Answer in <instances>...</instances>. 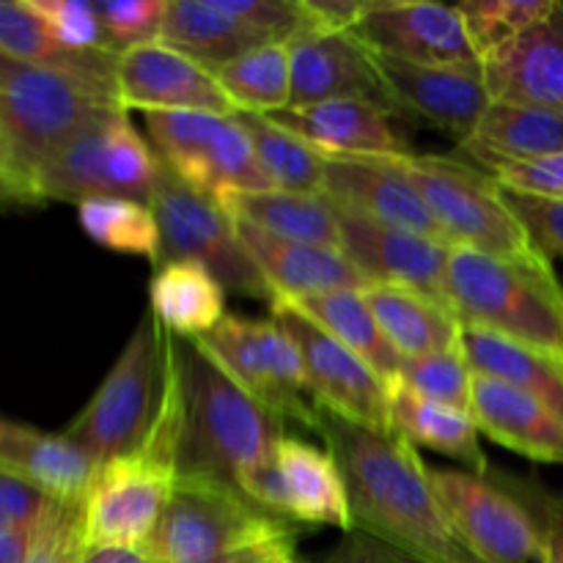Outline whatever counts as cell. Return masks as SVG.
I'll return each instance as SVG.
<instances>
[{
    "mask_svg": "<svg viewBox=\"0 0 563 563\" xmlns=\"http://www.w3.org/2000/svg\"><path fill=\"white\" fill-rule=\"evenodd\" d=\"M273 124L339 157H407L410 143L390 124L388 110L355 99L284 108L267 113Z\"/></svg>",
    "mask_w": 563,
    "mask_h": 563,
    "instance_id": "22",
    "label": "cell"
},
{
    "mask_svg": "<svg viewBox=\"0 0 563 563\" xmlns=\"http://www.w3.org/2000/svg\"><path fill=\"white\" fill-rule=\"evenodd\" d=\"M77 49L60 44L53 27L31 9L27 0L0 3V55L9 64L47 66L71 58Z\"/></svg>",
    "mask_w": 563,
    "mask_h": 563,
    "instance_id": "40",
    "label": "cell"
},
{
    "mask_svg": "<svg viewBox=\"0 0 563 563\" xmlns=\"http://www.w3.org/2000/svg\"><path fill=\"white\" fill-rule=\"evenodd\" d=\"M0 473H11L22 482L33 484L47 498L77 504V500H88L99 473H102V462L71 443L66 434L3 421L0 427Z\"/></svg>",
    "mask_w": 563,
    "mask_h": 563,
    "instance_id": "25",
    "label": "cell"
},
{
    "mask_svg": "<svg viewBox=\"0 0 563 563\" xmlns=\"http://www.w3.org/2000/svg\"><path fill=\"white\" fill-rule=\"evenodd\" d=\"M82 563H152L141 548H91Z\"/></svg>",
    "mask_w": 563,
    "mask_h": 563,
    "instance_id": "52",
    "label": "cell"
},
{
    "mask_svg": "<svg viewBox=\"0 0 563 563\" xmlns=\"http://www.w3.org/2000/svg\"><path fill=\"white\" fill-rule=\"evenodd\" d=\"M377 58L399 115L434 126L456 143H467L495 102L484 80V66H429Z\"/></svg>",
    "mask_w": 563,
    "mask_h": 563,
    "instance_id": "17",
    "label": "cell"
},
{
    "mask_svg": "<svg viewBox=\"0 0 563 563\" xmlns=\"http://www.w3.org/2000/svg\"><path fill=\"white\" fill-rule=\"evenodd\" d=\"M445 300L462 324L563 361V286L550 256L509 262L454 247Z\"/></svg>",
    "mask_w": 563,
    "mask_h": 563,
    "instance_id": "4",
    "label": "cell"
},
{
    "mask_svg": "<svg viewBox=\"0 0 563 563\" xmlns=\"http://www.w3.org/2000/svg\"><path fill=\"white\" fill-rule=\"evenodd\" d=\"M482 66L495 102L539 104L563 113V0L548 20L528 27Z\"/></svg>",
    "mask_w": 563,
    "mask_h": 563,
    "instance_id": "23",
    "label": "cell"
},
{
    "mask_svg": "<svg viewBox=\"0 0 563 563\" xmlns=\"http://www.w3.org/2000/svg\"><path fill=\"white\" fill-rule=\"evenodd\" d=\"M368 308L390 344L405 357H423L462 346V319L449 302L405 286H368L363 289Z\"/></svg>",
    "mask_w": 563,
    "mask_h": 563,
    "instance_id": "28",
    "label": "cell"
},
{
    "mask_svg": "<svg viewBox=\"0 0 563 563\" xmlns=\"http://www.w3.org/2000/svg\"><path fill=\"white\" fill-rule=\"evenodd\" d=\"M27 3L53 27V33L60 38L64 47L77 49V53H82V49H108L93 3H80V0H27Z\"/></svg>",
    "mask_w": 563,
    "mask_h": 563,
    "instance_id": "44",
    "label": "cell"
},
{
    "mask_svg": "<svg viewBox=\"0 0 563 563\" xmlns=\"http://www.w3.org/2000/svg\"><path fill=\"white\" fill-rule=\"evenodd\" d=\"M88 550V500H49L25 563H82Z\"/></svg>",
    "mask_w": 563,
    "mask_h": 563,
    "instance_id": "41",
    "label": "cell"
},
{
    "mask_svg": "<svg viewBox=\"0 0 563 563\" xmlns=\"http://www.w3.org/2000/svg\"><path fill=\"white\" fill-rule=\"evenodd\" d=\"M159 174L163 159L132 126L130 115H104L66 141L38 168L31 185V207L47 201L80 207L93 198H132L148 203Z\"/></svg>",
    "mask_w": 563,
    "mask_h": 563,
    "instance_id": "9",
    "label": "cell"
},
{
    "mask_svg": "<svg viewBox=\"0 0 563 563\" xmlns=\"http://www.w3.org/2000/svg\"><path fill=\"white\" fill-rule=\"evenodd\" d=\"M506 201L515 209L517 218L528 225L533 240L544 247V253H555L563 258V203L537 201V198L515 196V192L504 190Z\"/></svg>",
    "mask_w": 563,
    "mask_h": 563,
    "instance_id": "47",
    "label": "cell"
},
{
    "mask_svg": "<svg viewBox=\"0 0 563 563\" xmlns=\"http://www.w3.org/2000/svg\"><path fill=\"white\" fill-rule=\"evenodd\" d=\"M517 489L533 509L542 531V563H563V495L548 493L542 484L515 478Z\"/></svg>",
    "mask_w": 563,
    "mask_h": 563,
    "instance_id": "45",
    "label": "cell"
},
{
    "mask_svg": "<svg viewBox=\"0 0 563 563\" xmlns=\"http://www.w3.org/2000/svg\"><path fill=\"white\" fill-rule=\"evenodd\" d=\"M317 434L344 473L355 531L421 563H484L456 533L432 467L399 432H374L319 410Z\"/></svg>",
    "mask_w": 563,
    "mask_h": 563,
    "instance_id": "1",
    "label": "cell"
},
{
    "mask_svg": "<svg viewBox=\"0 0 563 563\" xmlns=\"http://www.w3.org/2000/svg\"><path fill=\"white\" fill-rule=\"evenodd\" d=\"M368 3L372 0H306V9L322 31L350 33L366 14Z\"/></svg>",
    "mask_w": 563,
    "mask_h": 563,
    "instance_id": "49",
    "label": "cell"
},
{
    "mask_svg": "<svg viewBox=\"0 0 563 563\" xmlns=\"http://www.w3.org/2000/svg\"><path fill=\"white\" fill-rule=\"evenodd\" d=\"M462 148L478 165L559 154L563 152V113L539 104L493 102Z\"/></svg>",
    "mask_w": 563,
    "mask_h": 563,
    "instance_id": "33",
    "label": "cell"
},
{
    "mask_svg": "<svg viewBox=\"0 0 563 563\" xmlns=\"http://www.w3.org/2000/svg\"><path fill=\"white\" fill-rule=\"evenodd\" d=\"M333 207L339 218L341 251L372 284L405 286L449 302L445 278L454 251L449 242L377 223L335 201Z\"/></svg>",
    "mask_w": 563,
    "mask_h": 563,
    "instance_id": "18",
    "label": "cell"
},
{
    "mask_svg": "<svg viewBox=\"0 0 563 563\" xmlns=\"http://www.w3.org/2000/svg\"><path fill=\"white\" fill-rule=\"evenodd\" d=\"M236 119L251 135L258 165L275 190L324 196V154L319 148L273 124L267 115L236 113Z\"/></svg>",
    "mask_w": 563,
    "mask_h": 563,
    "instance_id": "36",
    "label": "cell"
},
{
    "mask_svg": "<svg viewBox=\"0 0 563 563\" xmlns=\"http://www.w3.org/2000/svg\"><path fill=\"white\" fill-rule=\"evenodd\" d=\"M119 93L124 110L141 113H214L240 110L225 97L209 66L163 42L143 44L119 55Z\"/></svg>",
    "mask_w": 563,
    "mask_h": 563,
    "instance_id": "19",
    "label": "cell"
},
{
    "mask_svg": "<svg viewBox=\"0 0 563 563\" xmlns=\"http://www.w3.org/2000/svg\"><path fill=\"white\" fill-rule=\"evenodd\" d=\"M225 563H300L295 553V537L278 539V542L258 544V548L242 550V553L231 555Z\"/></svg>",
    "mask_w": 563,
    "mask_h": 563,
    "instance_id": "50",
    "label": "cell"
},
{
    "mask_svg": "<svg viewBox=\"0 0 563 563\" xmlns=\"http://www.w3.org/2000/svg\"><path fill=\"white\" fill-rule=\"evenodd\" d=\"M555 5L559 0H471L460 3V11L484 64V58L515 42L528 27L548 20Z\"/></svg>",
    "mask_w": 563,
    "mask_h": 563,
    "instance_id": "38",
    "label": "cell"
},
{
    "mask_svg": "<svg viewBox=\"0 0 563 563\" xmlns=\"http://www.w3.org/2000/svg\"><path fill=\"white\" fill-rule=\"evenodd\" d=\"M350 33L383 58L429 66H482L460 5L372 0Z\"/></svg>",
    "mask_w": 563,
    "mask_h": 563,
    "instance_id": "16",
    "label": "cell"
},
{
    "mask_svg": "<svg viewBox=\"0 0 563 563\" xmlns=\"http://www.w3.org/2000/svg\"><path fill=\"white\" fill-rule=\"evenodd\" d=\"M212 71L240 113L267 115L291 104L289 42L258 47Z\"/></svg>",
    "mask_w": 563,
    "mask_h": 563,
    "instance_id": "35",
    "label": "cell"
},
{
    "mask_svg": "<svg viewBox=\"0 0 563 563\" xmlns=\"http://www.w3.org/2000/svg\"><path fill=\"white\" fill-rule=\"evenodd\" d=\"M280 478H284L286 511L295 526H333L339 531H355L344 473L328 449L286 434L275 451Z\"/></svg>",
    "mask_w": 563,
    "mask_h": 563,
    "instance_id": "27",
    "label": "cell"
},
{
    "mask_svg": "<svg viewBox=\"0 0 563 563\" xmlns=\"http://www.w3.org/2000/svg\"><path fill=\"white\" fill-rule=\"evenodd\" d=\"M313 27L306 0H168L159 42L218 69Z\"/></svg>",
    "mask_w": 563,
    "mask_h": 563,
    "instance_id": "12",
    "label": "cell"
},
{
    "mask_svg": "<svg viewBox=\"0 0 563 563\" xmlns=\"http://www.w3.org/2000/svg\"><path fill=\"white\" fill-rule=\"evenodd\" d=\"M319 563H421L410 555L399 553L390 544L368 537L363 531H350L339 539L333 550Z\"/></svg>",
    "mask_w": 563,
    "mask_h": 563,
    "instance_id": "48",
    "label": "cell"
},
{
    "mask_svg": "<svg viewBox=\"0 0 563 563\" xmlns=\"http://www.w3.org/2000/svg\"><path fill=\"white\" fill-rule=\"evenodd\" d=\"M225 209L231 218L251 223L267 234L308 245L339 247L341 231L335 207L328 196L289 190H262V192H234L225 196Z\"/></svg>",
    "mask_w": 563,
    "mask_h": 563,
    "instance_id": "32",
    "label": "cell"
},
{
    "mask_svg": "<svg viewBox=\"0 0 563 563\" xmlns=\"http://www.w3.org/2000/svg\"><path fill=\"white\" fill-rule=\"evenodd\" d=\"M80 229L97 245L124 256H143L152 264L159 262L163 234L146 201L132 198H93L77 207Z\"/></svg>",
    "mask_w": 563,
    "mask_h": 563,
    "instance_id": "37",
    "label": "cell"
},
{
    "mask_svg": "<svg viewBox=\"0 0 563 563\" xmlns=\"http://www.w3.org/2000/svg\"><path fill=\"white\" fill-rule=\"evenodd\" d=\"M143 121L159 159L192 190L214 201L275 190L236 113H143Z\"/></svg>",
    "mask_w": 563,
    "mask_h": 563,
    "instance_id": "13",
    "label": "cell"
},
{
    "mask_svg": "<svg viewBox=\"0 0 563 563\" xmlns=\"http://www.w3.org/2000/svg\"><path fill=\"white\" fill-rule=\"evenodd\" d=\"M432 478L456 533L484 563H542L539 520L515 478L465 467H432Z\"/></svg>",
    "mask_w": 563,
    "mask_h": 563,
    "instance_id": "14",
    "label": "cell"
},
{
    "mask_svg": "<svg viewBox=\"0 0 563 563\" xmlns=\"http://www.w3.org/2000/svg\"><path fill=\"white\" fill-rule=\"evenodd\" d=\"M119 55L82 49L60 64L0 60V192L31 207V185L44 163L93 121L126 113L119 93Z\"/></svg>",
    "mask_w": 563,
    "mask_h": 563,
    "instance_id": "2",
    "label": "cell"
},
{
    "mask_svg": "<svg viewBox=\"0 0 563 563\" xmlns=\"http://www.w3.org/2000/svg\"><path fill=\"white\" fill-rule=\"evenodd\" d=\"M47 495L33 484L0 473V528H33L49 506Z\"/></svg>",
    "mask_w": 563,
    "mask_h": 563,
    "instance_id": "46",
    "label": "cell"
},
{
    "mask_svg": "<svg viewBox=\"0 0 563 563\" xmlns=\"http://www.w3.org/2000/svg\"><path fill=\"white\" fill-rule=\"evenodd\" d=\"M198 346L264 407L317 432L319 407L311 396L302 355L291 335L273 319L229 317L212 333L196 339Z\"/></svg>",
    "mask_w": 563,
    "mask_h": 563,
    "instance_id": "11",
    "label": "cell"
},
{
    "mask_svg": "<svg viewBox=\"0 0 563 563\" xmlns=\"http://www.w3.org/2000/svg\"><path fill=\"white\" fill-rule=\"evenodd\" d=\"M401 168L454 247L509 262L548 258L544 247L509 207L504 187L489 174L456 157L416 152L401 157Z\"/></svg>",
    "mask_w": 563,
    "mask_h": 563,
    "instance_id": "7",
    "label": "cell"
},
{
    "mask_svg": "<svg viewBox=\"0 0 563 563\" xmlns=\"http://www.w3.org/2000/svg\"><path fill=\"white\" fill-rule=\"evenodd\" d=\"M484 168L504 190L515 196L563 203V152L531 159H495Z\"/></svg>",
    "mask_w": 563,
    "mask_h": 563,
    "instance_id": "43",
    "label": "cell"
},
{
    "mask_svg": "<svg viewBox=\"0 0 563 563\" xmlns=\"http://www.w3.org/2000/svg\"><path fill=\"white\" fill-rule=\"evenodd\" d=\"M390 427L416 449H429L449 460L462 462L471 473H489L487 454L482 449V429L465 410L434 405L410 394L401 385L390 388Z\"/></svg>",
    "mask_w": 563,
    "mask_h": 563,
    "instance_id": "29",
    "label": "cell"
},
{
    "mask_svg": "<svg viewBox=\"0 0 563 563\" xmlns=\"http://www.w3.org/2000/svg\"><path fill=\"white\" fill-rule=\"evenodd\" d=\"M269 319L291 335L302 355L311 396L319 410H328L357 427L374 432H394L390 427V385L363 357L324 333L289 302L269 306Z\"/></svg>",
    "mask_w": 563,
    "mask_h": 563,
    "instance_id": "15",
    "label": "cell"
},
{
    "mask_svg": "<svg viewBox=\"0 0 563 563\" xmlns=\"http://www.w3.org/2000/svg\"><path fill=\"white\" fill-rule=\"evenodd\" d=\"M170 377L179 410V478L234 484L269 460L286 438V421L234 383L198 341L170 333Z\"/></svg>",
    "mask_w": 563,
    "mask_h": 563,
    "instance_id": "3",
    "label": "cell"
},
{
    "mask_svg": "<svg viewBox=\"0 0 563 563\" xmlns=\"http://www.w3.org/2000/svg\"><path fill=\"white\" fill-rule=\"evenodd\" d=\"M148 207L154 209L163 234L157 267L168 262H192L209 269L225 291L262 300L267 306L278 300L247 253L240 225L229 209L185 185L165 163Z\"/></svg>",
    "mask_w": 563,
    "mask_h": 563,
    "instance_id": "10",
    "label": "cell"
},
{
    "mask_svg": "<svg viewBox=\"0 0 563 563\" xmlns=\"http://www.w3.org/2000/svg\"><path fill=\"white\" fill-rule=\"evenodd\" d=\"M236 225L247 253L278 300H300L339 289L363 291L374 286L339 247L280 240L242 220H236Z\"/></svg>",
    "mask_w": 563,
    "mask_h": 563,
    "instance_id": "24",
    "label": "cell"
},
{
    "mask_svg": "<svg viewBox=\"0 0 563 563\" xmlns=\"http://www.w3.org/2000/svg\"><path fill=\"white\" fill-rule=\"evenodd\" d=\"M471 416L482 434L533 462L563 465V418L531 394L476 374Z\"/></svg>",
    "mask_w": 563,
    "mask_h": 563,
    "instance_id": "26",
    "label": "cell"
},
{
    "mask_svg": "<svg viewBox=\"0 0 563 563\" xmlns=\"http://www.w3.org/2000/svg\"><path fill=\"white\" fill-rule=\"evenodd\" d=\"M295 537V522L269 515L240 487L179 478L163 520L143 544L152 563H225L242 550Z\"/></svg>",
    "mask_w": 563,
    "mask_h": 563,
    "instance_id": "6",
    "label": "cell"
},
{
    "mask_svg": "<svg viewBox=\"0 0 563 563\" xmlns=\"http://www.w3.org/2000/svg\"><path fill=\"white\" fill-rule=\"evenodd\" d=\"M473 379H476V372L467 363L462 346H456V350L434 352V355L405 357L396 385L434 405L471 412Z\"/></svg>",
    "mask_w": 563,
    "mask_h": 563,
    "instance_id": "39",
    "label": "cell"
},
{
    "mask_svg": "<svg viewBox=\"0 0 563 563\" xmlns=\"http://www.w3.org/2000/svg\"><path fill=\"white\" fill-rule=\"evenodd\" d=\"M179 410L174 377L168 396L146 443L132 454L102 465L88 495V544L91 548H143L170 504L179 467Z\"/></svg>",
    "mask_w": 563,
    "mask_h": 563,
    "instance_id": "8",
    "label": "cell"
},
{
    "mask_svg": "<svg viewBox=\"0 0 563 563\" xmlns=\"http://www.w3.org/2000/svg\"><path fill=\"white\" fill-rule=\"evenodd\" d=\"M148 308L168 333L192 341L212 333L229 317L223 284L192 262H168L154 269Z\"/></svg>",
    "mask_w": 563,
    "mask_h": 563,
    "instance_id": "31",
    "label": "cell"
},
{
    "mask_svg": "<svg viewBox=\"0 0 563 563\" xmlns=\"http://www.w3.org/2000/svg\"><path fill=\"white\" fill-rule=\"evenodd\" d=\"M36 531L38 526L0 528V563H25L33 550V542H36Z\"/></svg>",
    "mask_w": 563,
    "mask_h": 563,
    "instance_id": "51",
    "label": "cell"
},
{
    "mask_svg": "<svg viewBox=\"0 0 563 563\" xmlns=\"http://www.w3.org/2000/svg\"><path fill=\"white\" fill-rule=\"evenodd\" d=\"M462 352L476 374L526 390L563 418V361L559 357L511 344L471 324L462 328Z\"/></svg>",
    "mask_w": 563,
    "mask_h": 563,
    "instance_id": "34",
    "label": "cell"
},
{
    "mask_svg": "<svg viewBox=\"0 0 563 563\" xmlns=\"http://www.w3.org/2000/svg\"><path fill=\"white\" fill-rule=\"evenodd\" d=\"M284 302H289L302 317H308L324 333L333 335L339 344H344L346 350L363 357L394 388L401 374V366H405V355L383 333V328H379L377 317L368 308L363 291L339 289Z\"/></svg>",
    "mask_w": 563,
    "mask_h": 563,
    "instance_id": "30",
    "label": "cell"
},
{
    "mask_svg": "<svg viewBox=\"0 0 563 563\" xmlns=\"http://www.w3.org/2000/svg\"><path fill=\"white\" fill-rule=\"evenodd\" d=\"M324 196L377 223L449 242L418 187L401 168V157L324 154Z\"/></svg>",
    "mask_w": 563,
    "mask_h": 563,
    "instance_id": "21",
    "label": "cell"
},
{
    "mask_svg": "<svg viewBox=\"0 0 563 563\" xmlns=\"http://www.w3.org/2000/svg\"><path fill=\"white\" fill-rule=\"evenodd\" d=\"M170 333L148 308L88 405L64 429L97 462L132 454L152 434L168 396Z\"/></svg>",
    "mask_w": 563,
    "mask_h": 563,
    "instance_id": "5",
    "label": "cell"
},
{
    "mask_svg": "<svg viewBox=\"0 0 563 563\" xmlns=\"http://www.w3.org/2000/svg\"><path fill=\"white\" fill-rule=\"evenodd\" d=\"M168 0H97L104 47L121 55L126 49L159 42Z\"/></svg>",
    "mask_w": 563,
    "mask_h": 563,
    "instance_id": "42",
    "label": "cell"
},
{
    "mask_svg": "<svg viewBox=\"0 0 563 563\" xmlns=\"http://www.w3.org/2000/svg\"><path fill=\"white\" fill-rule=\"evenodd\" d=\"M291 49V104L306 108L319 102H355L377 104L396 113L385 77L379 71L372 49L363 47L352 33L313 31L300 33L289 42Z\"/></svg>",
    "mask_w": 563,
    "mask_h": 563,
    "instance_id": "20",
    "label": "cell"
}]
</instances>
